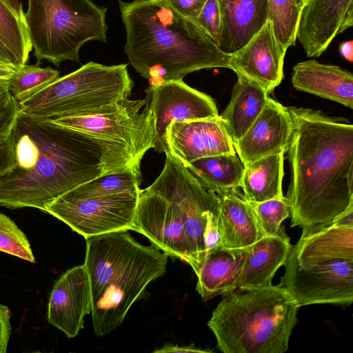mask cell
I'll return each instance as SVG.
<instances>
[{
	"mask_svg": "<svg viewBox=\"0 0 353 353\" xmlns=\"http://www.w3.org/2000/svg\"><path fill=\"white\" fill-rule=\"evenodd\" d=\"M219 212H217L212 214L208 219L204 235L206 253L222 247L219 227Z\"/></svg>",
	"mask_w": 353,
	"mask_h": 353,
	"instance_id": "e575fe53",
	"label": "cell"
},
{
	"mask_svg": "<svg viewBox=\"0 0 353 353\" xmlns=\"http://www.w3.org/2000/svg\"><path fill=\"white\" fill-rule=\"evenodd\" d=\"M14 0H0V41L20 67L29 59L32 46L21 4Z\"/></svg>",
	"mask_w": 353,
	"mask_h": 353,
	"instance_id": "484cf974",
	"label": "cell"
},
{
	"mask_svg": "<svg viewBox=\"0 0 353 353\" xmlns=\"http://www.w3.org/2000/svg\"><path fill=\"white\" fill-rule=\"evenodd\" d=\"M286 52L280 47L268 19L262 28L240 50L230 54V66L272 92L283 78Z\"/></svg>",
	"mask_w": 353,
	"mask_h": 353,
	"instance_id": "2e32d148",
	"label": "cell"
},
{
	"mask_svg": "<svg viewBox=\"0 0 353 353\" xmlns=\"http://www.w3.org/2000/svg\"><path fill=\"white\" fill-rule=\"evenodd\" d=\"M292 132L288 107L268 97L259 116L234 147L245 167L261 158L286 152Z\"/></svg>",
	"mask_w": 353,
	"mask_h": 353,
	"instance_id": "e0dca14e",
	"label": "cell"
},
{
	"mask_svg": "<svg viewBox=\"0 0 353 353\" xmlns=\"http://www.w3.org/2000/svg\"><path fill=\"white\" fill-rule=\"evenodd\" d=\"M18 112L19 105L14 99L6 108L0 111V138L10 132Z\"/></svg>",
	"mask_w": 353,
	"mask_h": 353,
	"instance_id": "8d00e7d4",
	"label": "cell"
},
{
	"mask_svg": "<svg viewBox=\"0 0 353 353\" xmlns=\"http://www.w3.org/2000/svg\"><path fill=\"white\" fill-rule=\"evenodd\" d=\"M290 226L314 232L353 208V125L321 111L288 107Z\"/></svg>",
	"mask_w": 353,
	"mask_h": 353,
	"instance_id": "7a4b0ae2",
	"label": "cell"
},
{
	"mask_svg": "<svg viewBox=\"0 0 353 353\" xmlns=\"http://www.w3.org/2000/svg\"><path fill=\"white\" fill-rule=\"evenodd\" d=\"M244 257V249L221 247L206 253L196 274V290L203 301L236 289Z\"/></svg>",
	"mask_w": 353,
	"mask_h": 353,
	"instance_id": "7402d4cb",
	"label": "cell"
},
{
	"mask_svg": "<svg viewBox=\"0 0 353 353\" xmlns=\"http://www.w3.org/2000/svg\"><path fill=\"white\" fill-rule=\"evenodd\" d=\"M145 92V105L154 120L157 136L154 149L159 152H165L164 135L171 122L219 116L216 103L210 96L190 87L182 80L150 85Z\"/></svg>",
	"mask_w": 353,
	"mask_h": 353,
	"instance_id": "7c38bea8",
	"label": "cell"
},
{
	"mask_svg": "<svg viewBox=\"0 0 353 353\" xmlns=\"http://www.w3.org/2000/svg\"><path fill=\"white\" fill-rule=\"evenodd\" d=\"M14 166V153L11 133L0 138V177Z\"/></svg>",
	"mask_w": 353,
	"mask_h": 353,
	"instance_id": "836d02e7",
	"label": "cell"
},
{
	"mask_svg": "<svg viewBox=\"0 0 353 353\" xmlns=\"http://www.w3.org/2000/svg\"><path fill=\"white\" fill-rule=\"evenodd\" d=\"M107 8L91 0H28L25 21L38 61H79L89 41H106Z\"/></svg>",
	"mask_w": 353,
	"mask_h": 353,
	"instance_id": "9c48e42d",
	"label": "cell"
},
{
	"mask_svg": "<svg viewBox=\"0 0 353 353\" xmlns=\"http://www.w3.org/2000/svg\"><path fill=\"white\" fill-rule=\"evenodd\" d=\"M232 89L229 104L220 115L233 144L253 124L263 110L268 97L257 83L241 74Z\"/></svg>",
	"mask_w": 353,
	"mask_h": 353,
	"instance_id": "603a6c76",
	"label": "cell"
},
{
	"mask_svg": "<svg viewBox=\"0 0 353 353\" xmlns=\"http://www.w3.org/2000/svg\"><path fill=\"white\" fill-rule=\"evenodd\" d=\"M90 279L84 265L68 270L54 283L48 304V321L68 338L77 336L84 317L91 313Z\"/></svg>",
	"mask_w": 353,
	"mask_h": 353,
	"instance_id": "9a60e30c",
	"label": "cell"
},
{
	"mask_svg": "<svg viewBox=\"0 0 353 353\" xmlns=\"http://www.w3.org/2000/svg\"><path fill=\"white\" fill-rule=\"evenodd\" d=\"M181 15L195 20L207 0H165Z\"/></svg>",
	"mask_w": 353,
	"mask_h": 353,
	"instance_id": "d6a6232c",
	"label": "cell"
},
{
	"mask_svg": "<svg viewBox=\"0 0 353 353\" xmlns=\"http://www.w3.org/2000/svg\"><path fill=\"white\" fill-rule=\"evenodd\" d=\"M119 8L126 33L125 52L150 85L182 80L201 69H230V54L165 0L119 1Z\"/></svg>",
	"mask_w": 353,
	"mask_h": 353,
	"instance_id": "3957f363",
	"label": "cell"
},
{
	"mask_svg": "<svg viewBox=\"0 0 353 353\" xmlns=\"http://www.w3.org/2000/svg\"><path fill=\"white\" fill-rule=\"evenodd\" d=\"M223 34L220 48L232 54L243 48L269 19L268 0H221Z\"/></svg>",
	"mask_w": 353,
	"mask_h": 353,
	"instance_id": "44dd1931",
	"label": "cell"
},
{
	"mask_svg": "<svg viewBox=\"0 0 353 353\" xmlns=\"http://www.w3.org/2000/svg\"><path fill=\"white\" fill-rule=\"evenodd\" d=\"M160 175L141 190L133 230L168 256L188 263L195 274L206 254L209 218L220 211V198L181 162L165 154Z\"/></svg>",
	"mask_w": 353,
	"mask_h": 353,
	"instance_id": "277c9868",
	"label": "cell"
},
{
	"mask_svg": "<svg viewBox=\"0 0 353 353\" xmlns=\"http://www.w3.org/2000/svg\"><path fill=\"white\" fill-rule=\"evenodd\" d=\"M0 62H5L2 59L1 57H0ZM7 63V62H6Z\"/></svg>",
	"mask_w": 353,
	"mask_h": 353,
	"instance_id": "ee69618b",
	"label": "cell"
},
{
	"mask_svg": "<svg viewBox=\"0 0 353 353\" xmlns=\"http://www.w3.org/2000/svg\"><path fill=\"white\" fill-rule=\"evenodd\" d=\"M13 99L9 90L8 81H0V111L6 108Z\"/></svg>",
	"mask_w": 353,
	"mask_h": 353,
	"instance_id": "f35d334b",
	"label": "cell"
},
{
	"mask_svg": "<svg viewBox=\"0 0 353 353\" xmlns=\"http://www.w3.org/2000/svg\"><path fill=\"white\" fill-rule=\"evenodd\" d=\"M186 168L207 189L218 195L241 188L245 168L236 153L200 158Z\"/></svg>",
	"mask_w": 353,
	"mask_h": 353,
	"instance_id": "d4e9b609",
	"label": "cell"
},
{
	"mask_svg": "<svg viewBox=\"0 0 353 353\" xmlns=\"http://www.w3.org/2000/svg\"><path fill=\"white\" fill-rule=\"evenodd\" d=\"M284 153L271 154L245 166L241 188L252 203L283 196Z\"/></svg>",
	"mask_w": 353,
	"mask_h": 353,
	"instance_id": "cb8c5ba5",
	"label": "cell"
},
{
	"mask_svg": "<svg viewBox=\"0 0 353 353\" xmlns=\"http://www.w3.org/2000/svg\"><path fill=\"white\" fill-rule=\"evenodd\" d=\"M312 0H295L296 3L299 8L302 10V9L307 6Z\"/></svg>",
	"mask_w": 353,
	"mask_h": 353,
	"instance_id": "7bdbcfd3",
	"label": "cell"
},
{
	"mask_svg": "<svg viewBox=\"0 0 353 353\" xmlns=\"http://www.w3.org/2000/svg\"><path fill=\"white\" fill-rule=\"evenodd\" d=\"M269 20L274 36L284 52L294 46L301 10L295 0H268Z\"/></svg>",
	"mask_w": 353,
	"mask_h": 353,
	"instance_id": "83f0119b",
	"label": "cell"
},
{
	"mask_svg": "<svg viewBox=\"0 0 353 353\" xmlns=\"http://www.w3.org/2000/svg\"><path fill=\"white\" fill-rule=\"evenodd\" d=\"M280 285L299 307L353 301V208L330 226L302 232L292 245Z\"/></svg>",
	"mask_w": 353,
	"mask_h": 353,
	"instance_id": "8992f818",
	"label": "cell"
},
{
	"mask_svg": "<svg viewBox=\"0 0 353 353\" xmlns=\"http://www.w3.org/2000/svg\"><path fill=\"white\" fill-rule=\"evenodd\" d=\"M194 21L202 31L220 48L223 34L221 0H207Z\"/></svg>",
	"mask_w": 353,
	"mask_h": 353,
	"instance_id": "1f68e13d",
	"label": "cell"
},
{
	"mask_svg": "<svg viewBox=\"0 0 353 353\" xmlns=\"http://www.w3.org/2000/svg\"><path fill=\"white\" fill-rule=\"evenodd\" d=\"M52 120L61 126L122 143L141 158L148 150L154 148L157 142L154 120L145 99H128L123 108L108 113Z\"/></svg>",
	"mask_w": 353,
	"mask_h": 353,
	"instance_id": "8fae6325",
	"label": "cell"
},
{
	"mask_svg": "<svg viewBox=\"0 0 353 353\" xmlns=\"http://www.w3.org/2000/svg\"><path fill=\"white\" fill-rule=\"evenodd\" d=\"M0 57L5 62L13 63V64L19 66L17 63L15 59L13 57V56L11 54V53L7 50V48L4 46V45L1 41H0Z\"/></svg>",
	"mask_w": 353,
	"mask_h": 353,
	"instance_id": "b9f144b4",
	"label": "cell"
},
{
	"mask_svg": "<svg viewBox=\"0 0 353 353\" xmlns=\"http://www.w3.org/2000/svg\"><path fill=\"white\" fill-rule=\"evenodd\" d=\"M0 251L30 263H35V258L26 234L12 219L1 212Z\"/></svg>",
	"mask_w": 353,
	"mask_h": 353,
	"instance_id": "f546056e",
	"label": "cell"
},
{
	"mask_svg": "<svg viewBox=\"0 0 353 353\" xmlns=\"http://www.w3.org/2000/svg\"><path fill=\"white\" fill-rule=\"evenodd\" d=\"M252 205L264 236L277 234L282 228V222L290 217V208L285 196Z\"/></svg>",
	"mask_w": 353,
	"mask_h": 353,
	"instance_id": "4dcf8cb0",
	"label": "cell"
},
{
	"mask_svg": "<svg viewBox=\"0 0 353 353\" xmlns=\"http://www.w3.org/2000/svg\"><path fill=\"white\" fill-rule=\"evenodd\" d=\"M353 25V0H312L301 10L296 32L308 57H318Z\"/></svg>",
	"mask_w": 353,
	"mask_h": 353,
	"instance_id": "5bb4252c",
	"label": "cell"
},
{
	"mask_svg": "<svg viewBox=\"0 0 353 353\" xmlns=\"http://www.w3.org/2000/svg\"><path fill=\"white\" fill-rule=\"evenodd\" d=\"M341 55L347 61H353V41L352 40L342 42L339 48Z\"/></svg>",
	"mask_w": 353,
	"mask_h": 353,
	"instance_id": "60d3db41",
	"label": "cell"
},
{
	"mask_svg": "<svg viewBox=\"0 0 353 353\" xmlns=\"http://www.w3.org/2000/svg\"><path fill=\"white\" fill-rule=\"evenodd\" d=\"M19 68V66L13 63L0 62V81H9Z\"/></svg>",
	"mask_w": 353,
	"mask_h": 353,
	"instance_id": "ab89813d",
	"label": "cell"
},
{
	"mask_svg": "<svg viewBox=\"0 0 353 353\" xmlns=\"http://www.w3.org/2000/svg\"><path fill=\"white\" fill-rule=\"evenodd\" d=\"M84 266L92 295L94 334L103 336L120 326L148 284L163 276L168 255L143 245L127 230L85 238Z\"/></svg>",
	"mask_w": 353,
	"mask_h": 353,
	"instance_id": "5b68a950",
	"label": "cell"
},
{
	"mask_svg": "<svg viewBox=\"0 0 353 353\" xmlns=\"http://www.w3.org/2000/svg\"><path fill=\"white\" fill-rule=\"evenodd\" d=\"M14 166L0 177V205L45 211L56 199L101 175L140 168L126 145L21 112L10 131Z\"/></svg>",
	"mask_w": 353,
	"mask_h": 353,
	"instance_id": "6da1fadb",
	"label": "cell"
},
{
	"mask_svg": "<svg viewBox=\"0 0 353 353\" xmlns=\"http://www.w3.org/2000/svg\"><path fill=\"white\" fill-rule=\"evenodd\" d=\"M292 83L296 90L353 108V74L338 65L299 62L293 67Z\"/></svg>",
	"mask_w": 353,
	"mask_h": 353,
	"instance_id": "d6986e66",
	"label": "cell"
},
{
	"mask_svg": "<svg viewBox=\"0 0 353 353\" xmlns=\"http://www.w3.org/2000/svg\"><path fill=\"white\" fill-rule=\"evenodd\" d=\"M139 192L88 198H74L63 194L44 212L85 239L117 230H133Z\"/></svg>",
	"mask_w": 353,
	"mask_h": 353,
	"instance_id": "30bf717a",
	"label": "cell"
},
{
	"mask_svg": "<svg viewBox=\"0 0 353 353\" xmlns=\"http://www.w3.org/2000/svg\"><path fill=\"white\" fill-rule=\"evenodd\" d=\"M219 196V227L223 248L245 249L264 236L252 203L238 188Z\"/></svg>",
	"mask_w": 353,
	"mask_h": 353,
	"instance_id": "ffe728a7",
	"label": "cell"
},
{
	"mask_svg": "<svg viewBox=\"0 0 353 353\" xmlns=\"http://www.w3.org/2000/svg\"><path fill=\"white\" fill-rule=\"evenodd\" d=\"M154 352H209V351L196 348L191 345L189 346L167 345L159 350H156Z\"/></svg>",
	"mask_w": 353,
	"mask_h": 353,
	"instance_id": "74e56055",
	"label": "cell"
},
{
	"mask_svg": "<svg viewBox=\"0 0 353 353\" xmlns=\"http://www.w3.org/2000/svg\"><path fill=\"white\" fill-rule=\"evenodd\" d=\"M127 66L88 62L18 103L19 110L51 119L117 110L125 105L134 84Z\"/></svg>",
	"mask_w": 353,
	"mask_h": 353,
	"instance_id": "ba28073f",
	"label": "cell"
},
{
	"mask_svg": "<svg viewBox=\"0 0 353 353\" xmlns=\"http://www.w3.org/2000/svg\"><path fill=\"white\" fill-rule=\"evenodd\" d=\"M11 312L0 303V353H6L12 333Z\"/></svg>",
	"mask_w": 353,
	"mask_h": 353,
	"instance_id": "d590c367",
	"label": "cell"
},
{
	"mask_svg": "<svg viewBox=\"0 0 353 353\" xmlns=\"http://www.w3.org/2000/svg\"><path fill=\"white\" fill-rule=\"evenodd\" d=\"M60 72L50 67L23 65L8 81L12 97L21 103L59 78Z\"/></svg>",
	"mask_w": 353,
	"mask_h": 353,
	"instance_id": "f1b7e54d",
	"label": "cell"
},
{
	"mask_svg": "<svg viewBox=\"0 0 353 353\" xmlns=\"http://www.w3.org/2000/svg\"><path fill=\"white\" fill-rule=\"evenodd\" d=\"M165 154L187 167L203 157L236 153L225 123L220 115L192 121H174L167 127Z\"/></svg>",
	"mask_w": 353,
	"mask_h": 353,
	"instance_id": "4fadbf2b",
	"label": "cell"
},
{
	"mask_svg": "<svg viewBox=\"0 0 353 353\" xmlns=\"http://www.w3.org/2000/svg\"><path fill=\"white\" fill-rule=\"evenodd\" d=\"M223 297L208 325L223 353H283L299 308L280 284L235 289Z\"/></svg>",
	"mask_w": 353,
	"mask_h": 353,
	"instance_id": "52a82bcc",
	"label": "cell"
},
{
	"mask_svg": "<svg viewBox=\"0 0 353 353\" xmlns=\"http://www.w3.org/2000/svg\"><path fill=\"white\" fill-rule=\"evenodd\" d=\"M14 1H16V0H14Z\"/></svg>",
	"mask_w": 353,
	"mask_h": 353,
	"instance_id": "f6af8a7d",
	"label": "cell"
},
{
	"mask_svg": "<svg viewBox=\"0 0 353 353\" xmlns=\"http://www.w3.org/2000/svg\"><path fill=\"white\" fill-rule=\"evenodd\" d=\"M292 244L282 226L273 236H264L245 248V257L236 289L268 287L280 267L284 265Z\"/></svg>",
	"mask_w": 353,
	"mask_h": 353,
	"instance_id": "ac0fdd59",
	"label": "cell"
},
{
	"mask_svg": "<svg viewBox=\"0 0 353 353\" xmlns=\"http://www.w3.org/2000/svg\"><path fill=\"white\" fill-rule=\"evenodd\" d=\"M140 168L111 172L82 183L64 194L74 198L107 196L140 191Z\"/></svg>",
	"mask_w": 353,
	"mask_h": 353,
	"instance_id": "4316f807",
	"label": "cell"
}]
</instances>
